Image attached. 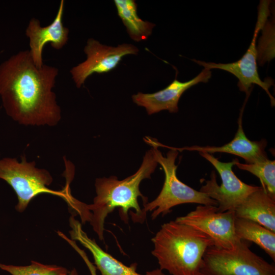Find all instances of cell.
<instances>
[{
  "mask_svg": "<svg viewBox=\"0 0 275 275\" xmlns=\"http://www.w3.org/2000/svg\"><path fill=\"white\" fill-rule=\"evenodd\" d=\"M57 68L35 65L29 50H21L0 64V97L7 115L24 126L57 125L61 109L53 89Z\"/></svg>",
  "mask_w": 275,
  "mask_h": 275,
  "instance_id": "1",
  "label": "cell"
},
{
  "mask_svg": "<svg viewBox=\"0 0 275 275\" xmlns=\"http://www.w3.org/2000/svg\"><path fill=\"white\" fill-rule=\"evenodd\" d=\"M157 162L154 148L148 150L139 170L133 175L122 180L116 176L98 178L95 180L96 196L91 204L82 203L79 213L81 223L89 222L100 240H103L105 220L108 214L119 208V214L125 223L128 222V211L134 222L143 223L146 219L143 214L138 197L142 198L143 204L148 202L147 198L141 193L139 186L141 181L150 178Z\"/></svg>",
  "mask_w": 275,
  "mask_h": 275,
  "instance_id": "2",
  "label": "cell"
},
{
  "mask_svg": "<svg viewBox=\"0 0 275 275\" xmlns=\"http://www.w3.org/2000/svg\"><path fill=\"white\" fill-rule=\"evenodd\" d=\"M152 241L159 268L172 275H199L204 255L213 246L204 233L175 221L163 224Z\"/></svg>",
  "mask_w": 275,
  "mask_h": 275,
  "instance_id": "3",
  "label": "cell"
},
{
  "mask_svg": "<svg viewBox=\"0 0 275 275\" xmlns=\"http://www.w3.org/2000/svg\"><path fill=\"white\" fill-rule=\"evenodd\" d=\"M145 142L154 148L155 159L163 170L165 179L158 196L151 202L143 204L142 213L145 217L148 211H152L151 217L155 219L160 215L164 216L170 212L171 208L174 206L183 204L218 206L215 200L205 193L187 185L178 178L176 174L177 166L175 164L178 150L168 147L171 150L164 157L157 149L156 140L146 137Z\"/></svg>",
  "mask_w": 275,
  "mask_h": 275,
  "instance_id": "4",
  "label": "cell"
},
{
  "mask_svg": "<svg viewBox=\"0 0 275 275\" xmlns=\"http://www.w3.org/2000/svg\"><path fill=\"white\" fill-rule=\"evenodd\" d=\"M0 179L15 192L18 199L15 209L19 212H23L30 202L42 194L58 196L66 201L71 193L70 189L65 188L61 190L50 189L48 186L53 181L50 173L37 168L35 161H28L25 156H21L20 161L15 158L0 159Z\"/></svg>",
  "mask_w": 275,
  "mask_h": 275,
  "instance_id": "5",
  "label": "cell"
},
{
  "mask_svg": "<svg viewBox=\"0 0 275 275\" xmlns=\"http://www.w3.org/2000/svg\"><path fill=\"white\" fill-rule=\"evenodd\" d=\"M242 240L234 248L209 247L203 257L199 275H275V266L250 249Z\"/></svg>",
  "mask_w": 275,
  "mask_h": 275,
  "instance_id": "6",
  "label": "cell"
},
{
  "mask_svg": "<svg viewBox=\"0 0 275 275\" xmlns=\"http://www.w3.org/2000/svg\"><path fill=\"white\" fill-rule=\"evenodd\" d=\"M199 154L213 166L221 176L222 183L219 185L215 173L212 171L210 179L206 181L200 190L217 202L219 211H235L250 194L260 187L247 184L235 175L232 167L238 159L223 162L211 154L203 152H200Z\"/></svg>",
  "mask_w": 275,
  "mask_h": 275,
  "instance_id": "7",
  "label": "cell"
},
{
  "mask_svg": "<svg viewBox=\"0 0 275 275\" xmlns=\"http://www.w3.org/2000/svg\"><path fill=\"white\" fill-rule=\"evenodd\" d=\"M235 218L234 211L221 212L217 206L199 205L194 210L175 221L204 233L212 240L214 246L231 249L241 241L235 232Z\"/></svg>",
  "mask_w": 275,
  "mask_h": 275,
  "instance_id": "8",
  "label": "cell"
},
{
  "mask_svg": "<svg viewBox=\"0 0 275 275\" xmlns=\"http://www.w3.org/2000/svg\"><path fill=\"white\" fill-rule=\"evenodd\" d=\"M269 1H262L259 6L257 22L254 32L253 37L249 47L243 56L238 61L227 64L206 62L193 59L192 60L204 68L209 70L218 69L227 71L238 79L237 86L239 90L247 95L252 85L256 84L261 87L269 96L272 105H274V98L270 93L269 89L273 85L271 81H262L258 72L257 57L258 51L256 40L260 29L263 26L268 14Z\"/></svg>",
  "mask_w": 275,
  "mask_h": 275,
  "instance_id": "9",
  "label": "cell"
},
{
  "mask_svg": "<svg viewBox=\"0 0 275 275\" xmlns=\"http://www.w3.org/2000/svg\"><path fill=\"white\" fill-rule=\"evenodd\" d=\"M84 52L87 55L86 60L70 71L78 88H80L92 74L109 72L117 67L125 56L136 55L139 49L132 44L126 43L117 47L108 46L101 44L93 38H90L84 48Z\"/></svg>",
  "mask_w": 275,
  "mask_h": 275,
  "instance_id": "10",
  "label": "cell"
},
{
  "mask_svg": "<svg viewBox=\"0 0 275 275\" xmlns=\"http://www.w3.org/2000/svg\"><path fill=\"white\" fill-rule=\"evenodd\" d=\"M64 4V0L61 1L57 15L48 25L41 26L40 21L35 18L29 21L25 35L29 38L31 56L38 68L44 65L42 53L46 44L49 43L53 48L59 50L68 42L69 31L63 23Z\"/></svg>",
  "mask_w": 275,
  "mask_h": 275,
  "instance_id": "11",
  "label": "cell"
},
{
  "mask_svg": "<svg viewBox=\"0 0 275 275\" xmlns=\"http://www.w3.org/2000/svg\"><path fill=\"white\" fill-rule=\"evenodd\" d=\"M210 70L204 68L195 77L185 82L175 78L168 87L153 93L139 92L132 96L133 101L138 105L144 107L149 115L161 111L168 110L170 113L178 111V102L184 92L199 82H207L211 78Z\"/></svg>",
  "mask_w": 275,
  "mask_h": 275,
  "instance_id": "12",
  "label": "cell"
},
{
  "mask_svg": "<svg viewBox=\"0 0 275 275\" xmlns=\"http://www.w3.org/2000/svg\"><path fill=\"white\" fill-rule=\"evenodd\" d=\"M71 239L78 241L92 254L96 268L101 275H166L161 269L156 268L142 274L136 271V264L126 266L109 254L103 251L82 230L81 224L71 215L69 218Z\"/></svg>",
  "mask_w": 275,
  "mask_h": 275,
  "instance_id": "13",
  "label": "cell"
},
{
  "mask_svg": "<svg viewBox=\"0 0 275 275\" xmlns=\"http://www.w3.org/2000/svg\"><path fill=\"white\" fill-rule=\"evenodd\" d=\"M242 110L238 120L237 131L234 139L229 143L218 147L193 146L175 149L179 151H197L209 154L215 152L229 153L242 158L246 163H252L267 158L265 151L267 145L266 140L263 139L260 141H252L245 135L242 126Z\"/></svg>",
  "mask_w": 275,
  "mask_h": 275,
  "instance_id": "14",
  "label": "cell"
},
{
  "mask_svg": "<svg viewBox=\"0 0 275 275\" xmlns=\"http://www.w3.org/2000/svg\"><path fill=\"white\" fill-rule=\"evenodd\" d=\"M234 211L236 217L254 221L275 232V199L261 186L250 194Z\"/></svg>",
  "mask_w": 275,
  "mask_h": 275,
  "instance_id": "15",
  "label": "cell"
},
{
  "mask_svg": "<svg viewBox=\"0 0 275 275\" xmlns=\"http://www.w3.org/2000/svg\"><path fill=\"white\" fill-rule=\"evenodd\" d=\"M234 228L239 239L254 242L275 261V232L254 221L236 217Z\"/></svg>",
  "mask_w": 275,
  "mask_h": 275,
  "instance_id": "16",
  "label": "cell"
},
{
  "mask_svg": "<svg viewBox=\"0 0 275 275\" xmlns=\"http://www.w3.org/2000/svg\"><path fill=\"white\" fill-rule=\"evenodd\" d=\"M114 3L118 14L130 38L135 41L146 40L151 35L155 25L139 17L135 1L115 0Z\"/></svg>",
  "mask_w": 275,
  "mask_h": 275,
  "instance_id": "17",
  "label": "cell"
},
{
  "mask_svg": "<svg viewBox=\"0 0 275 275\" xmlns=\"http://www.w3.org/2000/svg\"><path fill=\"white\" fill-rule=\"evenodd\" d=\"M235 165L240 169L248 171L258 177L261 187L275 199V161L268 158L252 163H242L238 160Z\"/></svg>",
  "mask_w": 275,
  "mask_h": 275,
  "instance_id": "18",
  "label": "cell"
},
{
  "mask_svg": "<svg viewBox=\"0 0 275 275\" xmlns=\"http://www.w3.org/2000/svg\"><path fill=\"white\" fill-rule=\"evenodd\" d=\"M0 269L11 275H68L70 270L55 264H45L31 261L25 266L8 265L0 263Z\"/></svg>",
  "mask_w": 275,
  "mask_h": 275,
  "instance_id": "19",
  "label": "cell"
},
{
  "mask_svg": "<svg viewBox=\"0 0 275 275\" xmlns=\"http://www.w3.org/2000/svg\"><path fill=\"white\" fill-rule=\"evenodd\" d=\"M63 239L66 241L80 256L82 258L86 265L88 267V269L90 272L91 275H97L96 267L90 261L88 258L87 255L84 251L80 249L76 244L74 240L69 239L67 236L63 237Z\"/></svg>",
  "mask_w": 275,
  "mask_h": 275,
  "instance_id": "20",
  "label": "cell"
},
{
  "mask_svg": "<svg viewBox=\"0 0 275 275\" xmlns=\"http://www.w3.org/2000/svg\"><path fill=\"white\" fill-rule=\"evenodd\" d=\"M68 275H78V272L75 268L70 270Z\"/></svg>",
  "mask_w": 275,
  "mask_h": 275,
  "instance_id": "21",
  "label": "cell"
}]
</instances>
